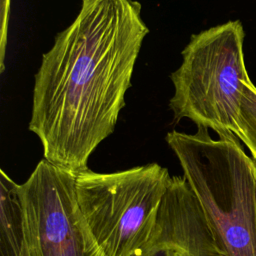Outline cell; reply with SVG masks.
<instances>
[{"mask_svg": "<svg viewBox=\"0 0 256 256\" xmlns=\"http://www.w3.org/2000/svg\"><path fill=\"white\" fill-rule=\"evenodd\" d=\"M135 0H82L72 24L43 55L29 130L44 159L74 174L88 170L115 130L149 29Z\"/></svg>", "mask_w": 256, "mask_h": 256, "instance_id": "6da1fadb", "label": "cell"}, {"mask_svg": "<svg viewBox=\"0 0 256 256\" xmlns=\"http://www.w3.org/2000/svg\"><path fill=\"white\" fill-rule=\"evenodd\" d=\"M166 142L197 198L222 256H256V164L233 134L172 131Z\"/></svg>", "mask_w": 256, "mask_h": 256, "instance_id": "7a4b0ae2", "label": "cell"}, {"mask_svg": "<svg viewBox=\"0 0 256 256\" xmlns=\"http://www.w3.org/2000/svg\"><path fill=\"white\" fill-rule=\"evenodd\" d=\"M244 38L239 20L191 36L181 66L171 74L175 91L169 106L175 119H189L218 136L235 135L250 79Z\"/></svg>", "mask_w": 256, "mask_h": 256, "instance_id": "3957f363", "label": "cell"}, {"mask_svg": "<svg viewBox=\"0 0 256 256\" xmlns=\"http://www.w3.org/2000/svg\"><path fill=\"white\" fill-rule=\"evenodd\" d=\"M172 176L157 163L75 174L79 208L105 256H139L154 231Z\"/></svg>", "mask_w": 256, "mask_h": 256, "instance_id": "277c9868", "label": "cell"}, {"mask_svg": "<svg viewBox=\"0 0 256 256\" xmlns=\"http://www.w3.org/2000/svg\"><path fill=\"white\" fill-rule=\"evenodd\" d=\"M19 193L31 256H105L79 208L74 173L41 160Z\"/></svg>", "mask_w": 256, "mask_h": 256, "instance_id": "5b68a950", "label": "cell"}, {"mask_svg": "<svg viewBox=\"0 0 256 256\" xmlns=\"http://www.w3.org/2000/svg\"><path fill=\"white\" fill-rule=\"evenodd\" d=\"M139 256H222L184 177H172L152 236Z\"/></svg>", "mask_w": 256, "mask_h": 256, "instance_id": "8992f818", "label": "cell"}, {"mask_svg": "<svg viewBox=\"0 0 256 256\" xmlns=\"http://www.w3.org/2000/svg\"><path fill=\"white\" fill-rule=\"evenodd\" d=\"M0 256H31L19 184L0 170Z\"/></svg>", "mask_w": 256, "mask_h": 256, "instance_id": "52a82bcc", "label": "cell"}, {"mask_svg": "<svg viewBox=\"0 0 256 256\" xmlns=\"http://www.w3.org/2000/svg\"><path fill=\"white\" fill-rule=\"evenodd\" d=\"M235 136L247 147L256 164V86L251 79L245 87Z\"/></svg>", "mask_w": 256, "mask_h": 256, "instance_id": "ba28073f", "label": "cell"}, {"mask_svg": "<svg viewBox=\"0 0 256 256\" xmlns=\"http://www.w3.org/2000/svg\"><path fill=\"white\" fill-rule=\"evenodd\" d=\"M10 13V0H1V30H0V72L5 69V52L7 45L8 19Z\"/></svg>", "mask_w": 256, "mask_h": 256, "instance_id": "9c48e42d", "label": "cell"}]
</instances>
